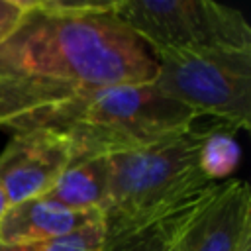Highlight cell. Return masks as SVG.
<instances>
[{
  "label": "cell",
  "mask_w": 251,
  "mask_h": 251,
  "mask_svg": "<svg viewBox=\"0 0 251 251\" xmlns=\"http://www.w3.org/2000/svg\"><path fill=\"white\" fill-rule=\"evenodd\" d=\"M155 75L153 53L116 16L114 2L29 0L0 43V118L76 90L149 84Z\"/></svg>",
  "instance_id": "cell-1"
},
{
  "label": "cell",
  "mask_w": 251,
  "mask_h": 251,
  "mask_svg": "<svg viewBox=\"0 0 251 251\" xmlns=\"http://www.w3.org/2000/svg\"><path fill=\"white\" fill-rule=\"evenodd\" d=\"M194 124L196 116L163 96L153 82L86 88L43 98L0 120V127L12 133L25 129L61 133L69 141L71 161L139 149Z\"/></svg>",
  "instance_id": "cell-2"
},
{
  "label": "cell",
  "mask_w": 251,
  "mask_h": 251,
  "mask_svg": "<svg viewBox=\"0 0 251 251\" xmlns=\"http://www.w3.org/2000/svg\"><path fill=\"white\" fill-rule=\"evenodd\" d=\"M208 127H188L151 145L108 157V194L102 206L104 233L135 226L206 190L212 182L200 169Z\"/></svg>",
  "instance_id": "cell-3"
},
{
  "label": "cell",
  "mask_w": 251,
  "mask_h": 251,
  "mask_svg": "<svg viewBox=\"0 0 251 251\" xmlns=\"http://www.w3.org/2000/svg\"><path fill=\"white\" fill-rule=\"evenodd\" d=\"M153 86L190 110L235 131L251 126V51L198 49L153 55Z\"/></svg>",
  "instance_id": "cell-4"
},
{
  "label": "cell",
  "mask_w": 251,
  "mask_h": 251,
  "mask_svg": "<svg viewBox=\"0 0 251 251\" xmlns=\"http://www.w3.org/2000/svg\"><path fill=\"white\" fill-rule=\"evenodd\" d=\"M116 16L153 53L229 49L251 51L243 12L212 0H120Z\"/></svg>",
  "instance_id": "cell-5"
},
{
  "label": "cell",
  "mask_w": 251,
  "mask_h": 251,
  "mask_svg": "<svg viewBox=\"0 0 251 251\" xmlns=\"http://www.w3.org/2000/svg\"><path fill=\"white\" fill-rule=\"evenodd\" d=\"M251 241V194L241 178L216 182L186 222L178 251H239Z\"/></svg>",
  "instance_id": "cell-6"
},
{
  "label": "cell",
  "mask_w": 251,
  "mask_h": 251,
  "mask_svg": "<svg viewBox=\"0 0 251 251\" xmlns=\"http://www.w3.org/2000/svg\"><path fill=\"white\" fill-rule=\"evenodd\" d=\"M71 163L69 141L51 129L12 133L0 153V182L10 204L43 196Z\"/></svg>",
  "instance_id": "cell-7"
},
{
  "label": "cell",
  "mask_w": 251,
  "mask_h": 251,
  "mask_svg": "<svg viewBox=\"0 0 251 251\" xmlns=\"http://www.w3.org/2000/svg\"><path fill=\"white\" fill-rule=\"evenodd\" d=\"M100 218L102 212L98 210H71L43 194L10 204L6 208V212L0 216V241L35 243L59 239Z\"/></svg>",
  "instance_id": "cell-8"
},
{
  "label": "cell",
  "mask_w": 251,
  "mask_h": 251,
  "mask_svg": "<svg viewBox=\"0 0 251 251\" xmlns=\"http://www.w3.org/2000/svg\"><path fill=\"white\" fill-rule=\"evenodd\" d=\"M208 190L210 186L196 196L173 206L171 210L147 218L135 226L114 233H104L102 245L96 251H178L180 231Z\"/></svg>",
  "instance_id": "cell-9"
},
{
  "label": "cell",
  "mask_w": 251,
  "mask_h": 251,
  "mask_svg": "<svg viewBox=\"0 0 251 251\" xmlns=\"http://www.w3.org/2000/svg\"><path fill=\"white\" fill-rule=\"evenodd\" d=\"M108 157L71 161L45 196L71 210L100 212L108 194Z\"/></svg>",
  "instance_id": "cell-10"
},
{
  "label": "cell",
  "mask_w": 251,
  "mask_h": 251,
  "mask_svg": "<svg viewBox=\"0 0 251 251\" xmlns=\"http://www.w3.org/2000/svg\"><path fill=\"white\" fill-rule=\"evenodd\" d=\"M200 169L212 182H224L239 167L241 147L233 131L216 124L210 126L200 147Z\"/></svg>",
  "instance_id": "cell-11"
},
{
  "label": "cell",
  "mask_w": 251,
  "mask_h": 251,
  "mask_svg": "<svg viewBox=\"0 0 251 251\" xmlns=\"http://www.w3.org/2000/svg\"><path fill=\"white\" fill-rule=\"evenodd\" d=\"M104 239V222L94 220L84 227L49 241H35V243H2L0 251H96Z\"/></svg>",
  "instance_id": "cell-12"
},
{
  "label": "cell",
  "mask_w": 251,
  "mask_h": 251,
  "mask_svg": "<svg viewBox=\"0 0 251 251\" xmlns=\"http://www.w3.org/2000/svg\"><path fill=\"white\" fill-rule=\"evenodd\" d=\"M27 6L29 0H0V43L20 24Z\"/></svg>",
  "instance_id": "cell-13"
},
{
  "label": "cell",
  "mask_w": 251,
  "mask_h": 251,
  "mask_svg": "<svg viewBox=\"0 0 251 251\" xmlns=\"http://www.w3.org/2000/svg\"><path fill=\"white\" fill-rule=\"evenodd\" d=\"M10 206V202H8V196H6V192H4V186H2V182H0V216L6 212V208Z\"/></svg>",
  "instance_id": "cell-14"
},
{
  "label": "cell",
  "mask_w": 251,
  "mask_h": 251,
  "mask_svg": "<svg viewBox=\"0 0 251 251\" xmlns=\"http://www.w3.org/2000/svg\"><path fill=\"white\" fill-rule=\"evenodd\" d=\"M239 251H251V241H247V243H245V245H243Z\"/></svg>",
  "instance_id": "cell-15"
}]
</instances>
